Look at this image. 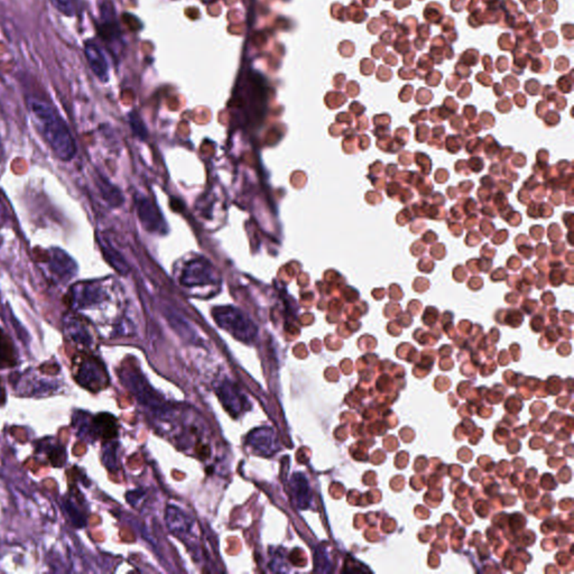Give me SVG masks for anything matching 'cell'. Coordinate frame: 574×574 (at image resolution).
I'll return each instance as SVG.
<instances>
[{
	"mask_svg": "<svg viewBox=\"0 0 574 574\" xmlns=\"http://www.w3.org/2000/svg\"><path fill=\"white\" fill-rule=\"evenodd\" d=\"M141 218L143 219V222L146 224V227L150 230L156 229L159 228V220H156V213L153 209V206H150L147 200L143 201L141 204Z\"/></svg>",
	"mask_w": 574,
	"mask_h": 574,
	"instance_id": "277c9868",
	"label": "cell"
},
{
	"mask_svg": "<svg viewBox=\"0 0 574 574\" xmlns=\"http://www.w3.org/2000/svg\"><path fill=\"white\" fill-rule=\"evenodd\" d=\"M16 364L17 357L12 340L0 329V369L12 367Z\"/></svg>",
	"mask_w": 574,
	"mask_h": 574,
	"instance_id": "7a4b0ae2",
	"label": "cell"
},
{
	"mask_svg": "<svg viewBox=\"0 0 574 574\" xmlns=\"http://www.w3.org/2000/svg\"><path fill=\"white\" fill-rule=\"evenodd\" d=\"M54 6L57 8L61 12H64L65 15H73V5H72L71 0H52Z\"/></svg>",
	"mask_w": 574,
	"mask_h": 574,
	"instance_id": "5b68a950",
	"label": "cell"
},
{
	"mask_svg": "<svg viewBox=\"0 0 574 574\" xmlns=\"http://www.w3.org/2000/svg\"><path fill=\"white\" fill-rule=\"evenodd\" d=\"M93 430L103 439H111L117 434L115 418L109 414H100V415L96 416L93 420Z\"/></svg>",
	"mask_w": 574,
	"mask_h": 574,
	"instance_id": "3957f363",
	"label": "cell"
},
{
	"mask_svg": "<svg viewBox=\"0 0 574 574\" xmlns=\"http://www.w3.org/2000/svg\"><path fill=\"white\" fill-rule=\"evenodd\" d=\"M86 57L93 73L102 81H107L108 64H107L106 57L103 55L100 48H98L97 44L91 42L87 43Z\"/></svg>",
	"mask_w": 574,
	"mask_h": 574,
	"instance_id": "6da1fadb",
	"label": "cell"
},
{
	"mask_svg": "<svg viewBox=\"0 0 574 574\" xmlns=\"http://www.w3.org/2000/svg\"><path fill=\"white\" fill-rule=\"evenodd\" d=\"M5 401H6V393H5V388H3V383L0 379V405H3Z\"/></svg>",
	"mask_w": 574,
	"mask_h": 574,
	"instance_id": "8992f818",
	"label": "cell"
}]
</instances>
